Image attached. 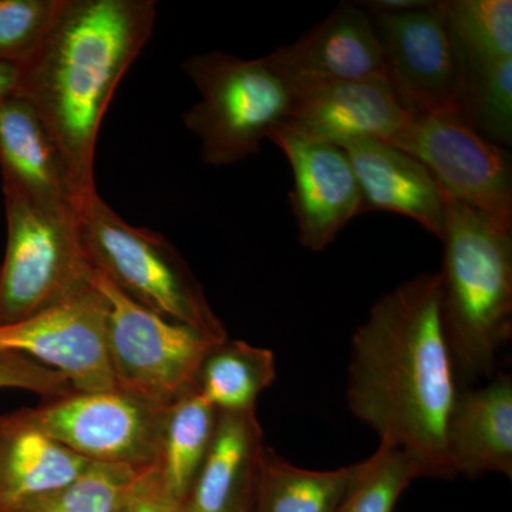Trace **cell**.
Wrapping results in <instances>:
<instances>
[{
    "label": "cell",
    "instance_id": "obj_1",
    "mask_svg": "<svg viewBox=\"0 0 512 512\" xmlns=\"http://www.w3.org/2000/svg\"><path fill=\"white\" fill-rule=\"evenodd\" d=\"M440 302L439 274H421L372 306L353 336L348 403L421 477L451 478L446 437L458 390Z\"/></svg>",
    "mask_w": 512,
    "mask_h": 512
},
{
    "label": "cell",
    "instance_id": "obj_2",
    "mask_svg": "<svg viewBox=\"0 0 512 512\" xmlns=\"http://www.w3.org/2000/svg\"><path fill=\"white\" fill-rule=\"evenodd\" d=\"M154 0H60L45 39L19 66L16 93L42 120L80 210L97 194V136L124 74L156 25Z\"/></svg>",
    "mask_w": 512,
    "mask_h": 512
},
{
    "label": "cell",
    "instance_id": "obj_3",
    "mask_svg": "<svg viewBox=\"0 0 512 512\" xmlns=\"http://www.w3.org/2000/svg\"><path fill=\"white\" fill-rule=\"evenodd\" d=\"M441 319L456 372L490 376L512 332V227L446 195Z\"/></svg>",
    "mask_w": 512,
    "mask_h": 512
},
{
    "label": "cell",
    "instance_id": "obj_4",
    "mask_svg": "<svg viewBox=\"0 0 512 512\" xmlns=\"http://www.w3.org/2000/svg\"><path fill=\"white\" fill-rule=\"evenodd\" d=\"M84 251L94 271L131 299L211 339H228L204 288L160 232L128 224L99 194L79 212Z\"/></svg>",
    "mask_w": 512,
    "mask_h": 512
},
{
    "label": "cell",
    "instance_id": "obj_5",
    "mask_svg": "<svg viewBox=\"0 0 512 512\" xmlns=\"http://www.w3.org/2000/svg\"><path fill=\"white\" fill-rule=\"evenodd\" d=\"M183 70L201 94L183 121L201 141L202 161L211 167L258 154L288 114L291 92L265 57L248 60L215 50L191 56Z\"/></svg>",
    "mask_w": 512,
    "mask_h": 512
},
{
    "label": "cell",
    "instance_id": "obj_6",
    "mask_svg": "<svg viewBox=\"0 0 512 512\" xmlns=\"http://www.w3.org/2000/svg\"><path fill=\"white\" fill-rule=\"evenodd\" d=\"M8 242L0 265V326L69 301L92 286L79 212L40 207L2 185Z\"/></svg>",
    "mask_w": 512,
    "mask_h": 512
},
{
    "label": "cell",
    "instance_id": "obj_7",
    "mask_svg": "<svg viewBox=\"0 0 512 512\" xmlns=\"http://www.w3.org/2000/svg\"><path fill=\"white\" fill-rule=\"evenodd\" d=\"M93 284L109 305L106 346L116 387L165 407L197 389L202 362L222 340L150 311L99 272Z\"/></svg>",
    "mask_w": 512,
    "mask_h": 512
},
{
    "label": "cell",
    "instance_id": "obj_8",
    "mask_svg": "<svg viewBox=\"0 0 512 512\" xmlns=\"http://www.w3.org/2000/svg\"><path fill=\"white\" fill-rule=\"evenodd\" d=\"M168 407L114 387L72 389L23 410L47 436L92 463L146 470L158 466Z\"/></svg>",
    "mask_w": 512,
    "mask_h": 512
},
{
    "label": "cell",
    "instance_id": "obj_9",
    "mask_svg": "<svg viewBox=\"0 0 512 512\" xmlns=\"http://www.w3.org/2000/svg\"><path fill=\"white\" fill-rule=\"evenodd\" d=\"M384 77L410 116L463 117L468 69L439 2L429 9L370 15Z\"/></svg>",
    "mask_w": 512,
    "mask_h": 512
},
{
    "label": "cell",
    "instance_id": "obj_10",
    "mask_svg": "<svg viewBox=\"0 0 512 512\" xmlns=\"http://www.w3.org/2000/svg\"><path fill=\"white\" fill-rule=\"evenodd\" d=\"M392 144L426 165L448 198L512 227L510 153L466 119L412 116Z\"/></svg>",
    "mask_w": 512,
    "mask_h": 512
},
{
    "label": "cell",
    "instance_id": "obj_11",
    "mask_svg": "<svg viewBox=\"0 0 512 512\" xmlns=\"http://www.w3.org/2000/svg\"><path fill=\"white\" fill-rule=\"evenodd\" d=\"M107 305L93 284L69 301L0 326V352H15L63 373L73 389L116 387L106 346Z\"/></svg>",
    "mask_w": 512,
    "mask_h": 512
},
{
    "label": "cell",
    "instance_id": "obj_12",
    "mask_svg": "<svg viewBox=\"0 0 512 512\" xmlns=\"http://www.w3.org/2000/svg\"><path fill=\"white\" fill-rule=\"evenodd\" d=\"M268 140L291 165L289 200L299 242L309 251H325L363 214L362 191L348 156L335 144L308 140L282 126L275 127Z\"/></svg>",
    "mask_w": 512,
    "mask_h": 512
},
{
    "label": "cell",
    "instance_id": "obj_13",
    "mask_svg": "<svg viewBox=\"0 0 512 512\" xmlns=\"http://www.w3.org/2000/svg\"><path fill=\"white\" fill-rule=\"evenodd\" d=\"M279 126L308 140L342 146L356 138L392 143L409 123L384 77L295 87Z\"/></svg>",
    "mask_w": 512,
    "mask_h": 512
},
{
    "label": "cell",
    "instance_id": "obj_14",
    "mask_svg": "<svg viewBox=\"0 0 512 512\" xmlns=\"http://www.w3.org/2000/svg\"><path fill=\"white\" fill-rule=\"evenodd\" d=\"M264 57L288 89L384 77L382 49L372 18L362 6L352 3H340L295 42Z\"/></svg>",
    "mask_w": 512,
    "mask_h": 512
},
{
    "label": "cell",
    "instance_id": "obj_15",
    "mask_svg": "<svg viewBox=\"0 0 512 512\" xmlns=\"http://www.w3.org/2000/svg\"><path fill=\"white\" fill-rule=\"evenodd\" d=\"M339 147L348 156L362 191L363 212L403 215L443 239L446 194L426 165L377 138H356Z\"/></svg>",
    "mask_w": 512,
    "mask_h": 512
},
{
    "label": "cell",
    "instance_id": "obj_16",
    "mask_svg": "<svg viewBox=\"0 0 512 512\" xmlns=\"http://www.w3.org/2000/svg\"><path fill=\"white\" fill-rule=\"evenodd\" d=\"M2 185L55 211L80 212L69 174L42 120L18 94L0 100Z\"/></svg>",
    "mask_w": 512,
    "mask_h": 512
},
{
    "label": "cell",
    "instance_id": "obj_17",
    "mask_svg": "<svg viewBox=\"0 0 512 512\" xmlns=\"http://www.w3.org/2000/svg\"><path fill=\"white\" fill-rule=\"evenodd\" d=\"M265 448L256 410L220 412L184 512H251Z\"/></svg>",
    "mask_w": 512,
    "mask_h": 512
},
{
    "label": "cell",
    "instance_id": "obj_18",
    "mask_svg": "<svg viewBox=\"0 0 512 512\" xmlns=\"http://www.w3.org/2000/svg\"><path fill=\"white\" fill-rule=\"evenodd\" d=\"M92 461L47 436L25 410L0 414V512L59 490Z\"/></svg>",
    "mask_w": 512,
    "mask_h": 512
},
{
    "label": "cell",
    "instance_id": "obj_19",
    "mask_svg": "<svg viewBox=\"0 0 512 512\" xmlns=\"http://www.w3.org/2000/svg\"><path fill=\"white\" fill-rule=\"evenodd\" d=\"M453 476L485 473L512 477V382L500 376L471 392H458L447 427Z\"/></svg>",
    "mask_w": 512,
    "mask_h": 512
},
{
    "label": "cell",
    "instance_id": "obj_20",
    "mask_svg": "<svg viewBox=\"0 0 512 512\" xmlns=\"http://www.w3.org/2000/svg\"><path fill=\"white\" fill-rule=\"evenodd\" d=\"M218 416L197 389L183 394L165 413L157 468L168 493L181 504L210 450Z\"/></svg>",
    "mask_w": 512,
    "mask_h": 512
},
{
    "label": "cell",
    "instance_id": "obj_21",
    "mask_svg": "<svg viewBox=\"0 0 512 512\" xmlns=\"http://www.w3.org/2000/svg\"><path fill=\"white\" fill-rule=\"evenodd\" d=\"M275 377L271 350L244 340L225 339L202 362L197 390L218 412H252L259 394L271 386Z\"/></svg>",
    "mask_w": 512,
    "mask_h": 512
},
{
    "label": "cell",
    "instance_id": "obj_22",
    "mask_svg": "<svg viewBox=\"0 0 512 512\" xmlns=\"http://www.w3.org/2000/svg\"><path fill=\"white\" fill-rule=\"evenodd\" d=\"M355 464L338 470H306L265 448L251 512H338Z\"/></svg>",
    "mask_w": 512,
    "mask_h": 512
},
{
    "label": "cell",
    "instance_id": "obj_23",
    "mask_svg": "<svg viewBox=\"0 0 512 512\" xmlns=\"http://www.w3.org/2000/svg\"><path fill=\"white\" fill-rule=\"evenodd\" d=\"M468 73L512 57L511 0H439Z\"/></svg>",
    "mask_w": 512,
    "mask_h": 512
},
{
    "label": "cell",
    "instance_id": "obj_24",
    "mask_svg": "<svg viewBox=\"0 0 512 512\" xmlns=\"http://www.w3.org/2000/svg\"><path fill=\"white\" fill-rule=\"evenodd\" d=\"M146 470L92 463L69 484L13 512H123L134 484Z\"/></svg>",
    "mask_w": 512,
    "mask_h": 512
},
{
    "label": "cell",
    "instance_id": "obj_25",
    "mask_svg": "<svg viewBox=\"0 0 512 512\" xmlns=\"http://www.w3.org/2000/svg\"><path fill=\"white\" fill-rule=\"evenodd\" d=\"M420 470L399 447L380 441L376 453L355 464V473L338 512H393L403 491Z\"/></svg>",
    "mask_w": 512,
    "mask_h": 512
},
{
    "label": "cell",
    "instance_id": "obj_26",
    "mask_svg": "<svg viewBox=\"0 0 512 512\" xmlns=\"http://www.w3.org/2000/svg\"><path fill=\"white\" fill-rule=\"evenodd\" d=\"M463 119L498 146L512 144V57L468 73Z\"/></svg>",
    "mask_w": 512,
    "mask_h": 512
},
{
    "label": "cell",
    "instance_id": "obj_27",
    "mask_svg": "<svg viewBox=\"0 0 512 512\" xmlns=\"http://www.w3.org/2000/svg\"><path fill=\"white\" fill-rule=\"evenodd\" d=\"M60 0H0V60L22 66L45 39Z\"/></svg>",
    "mask_w": 512,
    "mask_h": 512
},
{
    "label": "cell",
    "instance_id": "obj_28",
    "mask_svg": "<svg viewBox=\"0 0 512 512\" xmlns=\"http://www.w3.org/2000/svg\"><path fill=\"white\" fill-rule=\"evenodd\" d=\"M0 389H22L40 394L43 399L73 389L63 373L15 352H0Z\"/></svg>",
    "mask_w": 512,
    "mask_h": 512
},
{
    "label": "cell",
    "instance_id": "obj_29",
    "mask_svg": "<svg viewBox=\"0 0 512 512\" xmlns=\"http://www.w3.org/2000/svg\"><path fill=\"white\" fill-rule=\"evenodd\" d=\"M123 512H184L183 504L168 493L158 468H148L128 495Z\"/></svg>",
    "mask_w": 512,
    "mask_h": 512
},
{
    "label": "cell",
    "instance_id": "obj_30",
    "mask_svg": "<svg viewBox=\"0 0 512 512\" xmlns=\"http://www.w3.org/2000/svg\"><path fill=\"white\" fill-rule=\"evenodd\" d=\"M434 2L431 0H369L363 3V9L369 15L376 13H406L414 10L429 9Z\"/></svg>",
    "mask_w": 512,
    "mask_h": 512
},
{
    "label": "cell",
    "instance_id": "obj_31",
    "mask_svg": "<svg viewBox=\"0 0 512 512\" xmlns=\"http://www.w3.org/2000/svg\"><path fill=\"white\" fill-rule=\"evenodd\" d=\"M19 66L0 60V100L16 93L19 83Z\"/></svg>",
    "mask_w": 512,
    "mask_h": 512
}]
</instances>
